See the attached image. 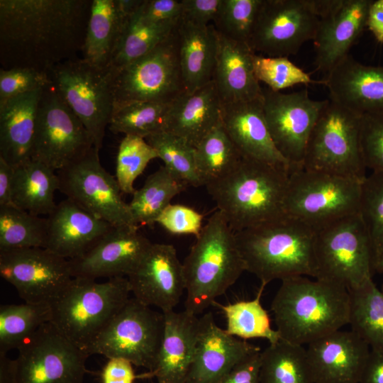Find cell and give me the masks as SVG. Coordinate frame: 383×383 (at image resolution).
Returning <instances> with one entry per match:
<instances>
[{
    "mask_svg": "<svg viewBox=\"0 0 383 383\" xmlns=\"http://www.w3.org/2000/svg\"><path fill=\"white\" fill-rule=\"evenodd\" d=\"M380 290H381V292H382V294H383V284L382 285Z\"/></svg>",
    "mask_w": 383,
    "mask_h": 383,
    "instance_id": "6125c7cd",
    "label": "cell"
},
{
    "mask_svg": "<svg viewBox=\"0 0 383 383\" xmlns=\"http://www.w3.org/2000/svg\"><path fill=\"white\" fill-rule=\"evenodd\" d=\"M99 150L94 146L82 157L56 172L59 191L113 227H138L129 204L122 198L116 177L101 165Z\"/></svg>",
    "mask_w": 383,
    "mask_h": 383,
    "instance_id": "5bb4252c",
    "label": "cell"
},
{
    "mask_svg": "<svg viewBox=\"0 0 383 383\" xmlns=\"http://www.w3.org/2000/svg\"><path fill=\"white\" fill-rule=\"evenodd\" d=\"M260 350L228 334L207 312L199 317L195 355L186 383H216L237 363Z\"/></svg>",
    "mask_w": 383,
    "mask_h": 383,
    "instance_id": "cb8c5ba5",
    "label": "cell"
},
{
    "mask_svg": "<svg viewBox=\"0 0 383 383\" xmlns=\"http://www.w3.org/2000/svg\"><path fill=\"white\" fill-rule=\"evenodd\" d=\"M261 350L233 366L216 383H260Z\"/></svg>",
    "mask_w": 383,
    "mask_h": 383,
    "instance_id": "db71d44e",
    "label": "cell"
},
{
    "mask_svg": "<svg viewBox=\"0 0 383 383\" xmlns=\"http://www.w3.org/2000/svg\"><path fill=\"white\" fill-rule=\"evenodd\" d=\"M203 215L189 206L170 204L159 216L156 223L167 232L174 235L200 233L203 228Z\"/></svg>",
    "mask_w": 383,
    "mask_h": 383,
    "instance_id": "f907efd6",
    "label": "cell"
},
{
    "mask_svg": "<svg viewBox=\"0 0 383 383\" xmlns=\"http://www.w3.org/2000/svg\"><path fill=\"white\" fill-rule=\"evenodd\" d=\"M361 116L328 99L311 133L303 168L334 173L363 182Z\"/></svg>",
    "mask_w": 383,
    "mask_h": 383,
    "instance_id": "30bf717a",
    "label": "cell"
},
{
    "mask_svg": "<svg viewBox=\"0 0 383 383\" xmlns=\"http://www.w3.org/2000/svg\"><path fill=\"white\" fill-rule=\"evenodd\" d=\"M307 345L314 383H359L371 350L351 330L335 331Z\"/></svg>",
    "mask_w": 383,
    "mask_h": 383,
    "instance_id": "7402d4cb",
    "label": "cell"
},
{
    "mask_svg": "<svg viewBox=\"0 0 383 383\" xmlns=\"http://www.w3.org/2000/svg\"><path fill=\"white\" fill-rule=\"evenodd\" d=\"M165 326L162 312L130 298L86 350V353L123 358L150 372L160 348Z\"/></svg>",
    "mask_w": 383,
    "mask_h": 383,
    "instance_id": "8fae6325",
    "label": "cell"
},
{
    "mask_svg": "<svg viewBox=\"0 0 383 383\" xmlns=\"http://www.w3.org/2000/svg\"><path fill=\"white\" fill-rule=\"evenodd\" d=\"M17 350L15 383H83L89 356L50 322L42 325Z\"/></svg>",
    "mask_w": 383,
    "mask_h": 383,
    "instance_id": "9a60e30c",
    "label": "cell"
},
{
    "mask_svg": "<svg viewBox=\"0 0 383 383\" xmlns=\"http://www.w3.org/2000/svg\"><path fill=\"white\" fill-rule=\"evenodd\" d=\"M145 140L164 162V166L179 180L194 187L204 186L196 165L194 147L167 131L156 133Z\"/></svg>",
    "mask_w": 383,
    "mask_h": 383,
    "instance_id": "7bdbcfd3",
    "label": "cell"
},
{
    "mask_svg": "<svg viewBox=\"0 0 383 383\" xmlns=\"http://www.w3.org/2000/svg\"><path fill=\"white\" fill-rule=\"evenodd\" d=\"M52 80L50 74L28 67L0 69V101L44 89Z\"/></svg>",
    "mask_w": 383,
    "mask_h": 383,
    "instance_id": "681fc988",
    "label": "cell"
},
{
    "mask_svg": "<svg viewBox=\"0 0 383 383\" xmlns=\"http://www.w3.org/2000/svg\"><path fill=\"white\" fill-rule=\"evenodd\" d=\"M170 104L138 101L114 107L109 129L143 138L164 131L165 116Z\"/></svg>",
    "mask_w": 383,
    "mask_h": 383,
    "instance_id": "b9f144b4",
    "label": "cell"
},
{
    "mask_svg": "<svg viewBox=\"0 0 383 383\" xmlns=\"http://www.w3.org/2000/svg\"><path fill=\"white\" fill-rule=\"evenodd\" d=\"M281 282L271 311L282 340L308 345L348 325L350 298L345 287L306 276Z\"/></svg>",
    "mask_w": 383,
    "mask_h": 383,
    "instance_id": "7a4b0ae2",
    "label": "cell"
},
{
    "mask_svg": "<svg viewBox=\"0 0 383 383\" xmlns=\"http://www.w3.org/2000/svg\"><path fill=\"white\" fill-rule=\"evenodd\" d=\"M360 140L365 168L383 172V112L361 116Z\"/></svg>",
    "mask_w": 383,
    "mask_h": 383,
    "instance_id": "c3c4849f",
    "label": "cell"
},
{
    "mask_svg": "<svg viewBox=\"0 0 383 383\" xmlns=\"http://www.w3.org/2000/svg\"><path fill=\"white\" fill-rule=\"evenodd\" d=\"M359 383H383V351L370 350Z\"/></svg>",
    "mask_w": 383,
    "mask_h": 383,
    "instance_id": "9f6ffc18",
    "label": "cell"
},
{
    "mask_svg": "<svg viewBox=\"0 0 383 383\" xmlns=\"http://www.w3.org/2000/svg\"><path fill=\"white\" fill-rule=\"evenodd\" d=\"M289 177L286 170L243 157L231 172L205 187L235 233L287 216Z\"/></svg>",
    "mask_w": 383,
    "mask_h": 383,
    "instance_id": "3957f363",
    "label": "cell"
},
{
    "mask_svg": "<svg viewBox=\"0 0 383 383\" xmlns=\"http://www.w3.org/2000/svg\"><path fill=\"white\" fill-rule=\"evenodd\" d=\"M127 279L135 299L162 313L174 310L185 291L182 263L170 244L152 243Z\"/></svg>",
    "mask_w": 383,
    "mask_h": 383,
    "instance_id": "ffe728a7",
    "label": "cell"
},
{
    "mask_svg": "<svg viewBox=\"0 0 383 383\" xmlns=\"http://www.w3.org/2000/svg\"><path fill=\"white\" fill-rule=\"evenodd\" d=\"M319 20L317 0H262L248 45L265 56L296 55L313 40Z\"/></svg>",
    "mask_w": 383,
    "mask_h": 383,
    "instance_id": "2e32d148",
    "label": "cell"
},
{
    "mask_svg": "<svg viewBox=\"0 0 383 383\" xmlns=\"http://www.w3.org/2000/svg\"><path fill=\"white\" fill-rule=\"evenodd\" d=\"M260 383H314L304 346L281 339L261 351Z\"/></svg>",
    "mask_w": 383,
    "mask_h": 383,
    "instance_id": "d590c367",
    "label": "cell"
},
{
    "mask_svg": "<svg viewBox=\"0 0 383 383\" xmlns=\"http://www.w3.org/2000/svg\"><path fill=\"white\" fill-rule=\"evenodd\" d=\"M139 13L149 23L178 22L182 16V0H143Z\"/></svg>",
    "mask_w": 383,
    "mask_h": 383,
    "instance_id": "816d5d0a",
    "label": "cell"
},
{
    "mask_svg": "<svg viewBox=\"0 0 383 383\" xmlns=\"http://www.w3.org/2000/svg\"><path fill=\"white\" fill-rule=\"evenodd\" d=\"M179 21L149 23L142 18L138 9L128 20L106 70L113 72L142 57L167 39Z\"/></svg>",
    "mask_w": 383,
    "mask_h": 383,
    "instance_id": "836d02e7",
    "label": "cell"
},
{
    "mask_svg": "<svg viewBox=\"0 0 383 383\" xmlns=\"http://www.w3.org/2000/svg\"><path fill=\"white\" fill-rule=\"evenodd\" d=\"M252 66L255 75L274 91L296 84H323L312 79L309 74L292 62L288 57H270L254 52Z\"/></svg>",
    "mask_w": 383,
    "mask_h": 383,
    "instance_id": "7dc6e473",
    "label": "cell"
},
{
    "mask_svg": "<svg viewBox=\"0 0 383 383\" xmlns=\"http://www.w3.org/2000/svg\"><path fill=\"white\" fill-rule=\"evenodd\" d=\"M362 183L334 173L304 168L294 171L289 177L286 214L316 231L359 213Z\"/></svg>",
    "mask_w": 383,
    "mask_h": 383,
    "instance_id": "ba28073f",
    "label": "cell"
},
{
    "mask_svg": "<svg viewBox=\"0 0 383 383\" xmlns=\"http://www.w3.org/2000/svg\"><path fill=\"white\" fill-rule=\"evenodd\" d=\"M194 156L204 186L228 174L243 158L221 123L194 148Z\"/></svg>",
    "mask_w": 383,
    "mask_h": 383,
    "instance_id": "60d3db41",
    "label": "cell"
},
{
    "mask_svg": "<svg viewBox=\"0 0 383 383\" xmlns=\"http://www.w3.org/2000/svg\"><path fill=\"white\" fill-rule=\"evenodd\" d=\"M325 77L331 101L360 116L383 112V66L363 65L349 54Z\"/></svg>",
    "mask_w": 383,
    "mask_h": 383,
    "instance_id": "d4e9b609",
    "label": "cell"
},
{
    "mask_svg": "<svg viewBox=\"0 0 383 383\" xmlns=\"http://www.w3.org/2000/svg\"><path fill=\"white\" fill-rule=\"evenodd\" d=\"M47 223L45 248L67 260L85 254L113 228L67 198L56 205Z\"/></svg>",
    "mask_w": 383,
    "mask_h": 383,
    "instance_id": "484cf974",
    "label": "cell"
},
{
    "mask_svg": "<svg viewBox=\"0 0 383 383\" xmlns=\"http://www.w3.org/2000/svg\"><path fill=\"white\" fill-rule=\"evenodd\" d=\"M316 277L349 291L372 279L370 239L360 213L340 218L316 231Z\"/></svg>",
    "mask_w": 383,
    "mask_h": 383,
    "instance_id": "52a82bcc",
    "label": "cell"
},
{
    "mask_svg": "<svg viewBox=\"0 0 383 383\" xmlns=\"http://www.w3.org/2000/svg\"><path fill=\"white\" fill-rule=\"evenodd\" d=\"M316 231L286 216L235 233L246 271L262 284L296 276L315 278Z\"/></svg>",
    "mask_w": 383,
    "mask_h": 383,
    "instance_id": "277c9868",
    "label": "cell"
},
{
    "mask_svg": "<svg viewBox=\"0 0 383 383\" xmlns=\"http://www.w3.org/2000/svg\"><path fill=\"white\" fill-rule=\"evenodd\" d=\"M0 383H15V359L0 353Z\"/></svg>",
    "mask_w": 383,
    "mask_h": 383,
    "instance_id": "91938a15",
    "label": "cell"
},
{
    "mask_svg": "<svg viewBox=\"0 0 383 383\" xmlns=\"http://www.w3.org/2000/svg\"><path fill=\"white\" fill-rule=\"evenodd\" d=\"M138 230L139 227H113L85 254L69 260L73 277H127L152 244Z\"/></svg>",
    "mask_w": 383,
    "mask_h": 383,
    "instance_id": "44dd1931",
    "label": "cell"
},
{
    "mask_svg": "<svg viewBox=\"0 0 383 383\" xmlns=\"http://www.w3.org/2000/svg\"><path fill=\"white\" fill-rule=\"evenodd\" d=\"M371 0H317L319 23L314 65L325 76L345 57L367 26Z\"/></svg>",
    "mask_w": 383,
    "mask_h": 383,
    "instance_id": "d6986e66",
    "label": "cell"
},
{
    "mask_svg": "<svg viewBox=\"0 0 383 383\" xmlns=\"http://www.w3.org/2000/svg\"><path fill=\"white\" fill-rule=\"evenodd\" d=\"M91 0H1L2 69L50 73L82 51Z\"/></svg>",
    "mask_w": 383,
    "mask_h": 383,
    "instance_id": "6da1fadb",
    "label": "cell"
},
{
    "mask_svg": "<svg viewBox=\"0 0 383 383\" xmlns=\"http://www.w3.org/2000/svg\"><path fill=\"white\" fill-rule=\"evenodd\" d=\"M351 331L372 350L383 351V294L372 279L350 290Z\"/></svg>",
    "mask_w": 383,
    "mask_h": 383,
    "instance_id": "8d00e7d4",
    "label": "cell"
},
{
    "mask_svg": "<svg viewBox=\"0 0 383 383\" xmlns=\"http://www.w3.org/2000/svg\"><path fill=\"white\" fill-rule=\"evenodd\" d=\"M49 304L27 303L0 306V353L16 348L42 325L50 322Z\"/></svg>",
    "mask_w": 383,
    "mask_h": 383,
    "instance_id": "ab89813d",
    "label": "cell"
},
{
    "mask_svg": "<svg viewBox=\"0 0 383 383\" xmlns=\"http://www.w3.org/2000/svg\"><path fill=\"white\" fill-rule=\"evenodd\" d=\"M63 100L101 149L114 100L109 73L82 58L62 62L49 73Z\"/></svg>",
    "mask_w": 383,
    "mask_h": 383,
    "instance_id": "4fadbf2b",
    "label": "cell"
},
{
    "mask_svg": "<svg viewBox=\"0 0 383 383\" xmlns=\"http://www.w3.org/2000/svg\"><path fill=\"white\" fill-rule=\"evenodd\" d=\"M108 73L113 95V108L138 101L172 102L186 92L179 59L178 26L167 39L150 52Z\"/></svg>",
    "mask_w": 383,
    "mask_h": 383,
    "instance_id": "9c48e42d",
    "label": "cell"
},
{
    "mask_svg": "<svg viewBox=\"0 0 383 383\" xmlns=\"http://www.w3.org/2000/svg\"><path fill=\"white\" fill-rule=\"evenodd\" d=\"M57 174L45 165L30 159L14 167L12 199L17 207L35 216H48L57 205Z\"/></svg>",
    "mask_w": 383,
    "mask_h": 383,
    "instance_id": "d6a6232c",
    "label": "cell"
},
{
    "mask_svg": "<svg viewBox=\"0 0 383 383\" xmlns=\"http://www.w3.org/2000/svg\"><path fill=\"white\" fill-rule=\"evenodd\" d=\"M163 314L160 348L147 375L155 377L157 383H186L195 355L199 318L185 310Z\"/></svg>",
    "mask_w": 383,
    "mask_h": 383,
    "instance_id": "4316f807",
    "label": "cell"
},
{
    "mask_svg": "<svg viewBox=\"0 0 383 383\" xmlns=\"http://www.w3.org/2000/svg\"><path fill=\"white\" fill-rule=\"evenodd\" d=\"M221 123L244 158L270 164L292 172L289 162L276 148L265 118L262 98L221 102Z\"/></svg>",
    "mask_w": 383,
    "mask_h": 383,
    "instance_id": "603a6c76",
    "label": "cell"
},
{
    "mask_svg": "<svg viewBox=\"0 0 383 383\" xmlns=\"http://www.w3.org/2000/svg\"><path fill=\"white\" fill-rule=\"evenodd\" d=\"M92 147L89 133L53 82L43 89L30 159L57 172L82 157Z\"/></svg>",
    "mask_w": 383,
    "mask_h": 383,
    "instance_id": "7c38bea8",
    "label": "cell"
},
{
    "mask_svg": "<svg viewBox=\"0 0 383 383\" xmlns=\"http://www.w3.org/2000/svg\"><path fill=\"white\" fill-rule=\"evenodd\" d=\"M179 59L185 91L192 93L213 79L217 52L214 26H197L180 20Z\"/></svg>",
    "mask_w": 383,
    "mask_h": 383,
    "instance_id": "4dcf8cb0",
    "label": "cell"
},
{
    "mask_svg": "<svg viewBox=\"0 0 383 383\" xmlns=\"http://www.w3.org/2000/svg\"><path fill=\"white\" fill-rule=\"evenodd\" d=\"M127 277H73L50 303V322L84 352L130 299ZM86 353V352H85Z\"/></svg>",
    "mask_w": 383,
    "mask_h": 383,
    "instance_id": "8992f818",
    "label": "cell"
},
{
    "mask_svg": "<svg viewBox=\"0 0 383 383\" xmlns=\"http://www.w3.org/2000/svg\"><path fill=\"white\" fill-rule=\"evenodd\" d=\"M154 383H157V382H154Z\"/></svg>",
    "mask_w": 383,
    "mask_h": 383,
    "instance_id": "be15d7a7",
    "label": "cell"
},
{
    "mask_svg": "<svg viewBox=\"0 0 383 383\" xmlns=\"http://www.w3.org/2000/svg\"><path fill=\"white\" fill-rule=\"evenodd\" d=\"M253 53L248 45L227 38L217 32L212 80L222 103L262 98V88L253 70Z\"/></svg>",
    "mask_w": 383,
    "mask_h": 383,
    "instance_id": "83f0119b",
    "label": "cell"
},
{
    "mask_svg": "<svg viewBox=\"0 0 383 383\" xmlns=\"http://www.w3.org/2000/svg\"><path fill=\"white\" fill-rule=\"evenodd\" d=\"M222 0H182L183 21L197 26H208L214 22Z\"/></svg>",
    "mask_w": 383,
    "mask_h": 383,
    "instance_id": "f5cc1de1",
    "label": "cell"
},
{
    "mask_svg": "<svg viewBox=\"0 0 383 383\" xmlns=\"http://www.w3.org/2000/svg\"><path fill=\"white\" fill-rule=\"evenodd\" d=\"M359 213L370 239L374 264L383 253V172H371L363 180Z\"/></svg>",
    "mask_w": 383,
    "mask_h": 383,
    "instance_id": "bcb514c9",
    "label": "cell"
},
{
    "mask_svg": "<svg viewBox=\"0 0 383 383\" xmlns=\"http://www.w3.org/2000/svg\"><path fill=\"white\" fill-rule=\"evenodd\" d=\"M185 186L165 166H161L146 178L141 188L135 191L128 203L135 223L138 227L152 226Z\"/></svg>",
    "mask_w": 383,
    "mask_h": 383,
    "instance_id": "e575fe53",
    "label": "cell"
},
{
    "mask_svg": "<svg viewBox=\"0 0 383 383\" xmlns=\"http://www.w3.org/2000/svg\"><path fill=\"white\" fill-rule=\"evenodd\" d=\"M328 99L310 98L307 89L291 93L262 88L265 118L274 143L292 172L303 168L309 138ZM291 172V173H292Z\"/></svg>",
    "mask_w": 383,
    "mask_h": 383,
    "instance_id": "e0dca14e",
    "label": "cell"
},
{
    "mask_svg": "<svg viewBox=\"0 0 383 383\" xmlns=\"http://www.w3.org/2000/svg\"><path fill=\"white\" fill-rule=\"evenodd\" d=\"M42 90L0 101V157L13 167L30 159Z\"/></svg>",
    "mask_w": 383,
    "mask_h": 383,
    "instance_id": "f546056e",
    "label": "cell"
},
{
    "mask_svg": "<svg viewBox=\"0 0 383 383\" xmlns=\"http://www.w3.org/2000/svg\"><path fill=\"white\" fill-rule=\"evenodd\" d=\"M129 18L116 0H91L82 58L106 70Z\"/></svg>",
    "mask_w": 383,
    "mask_h": 383,
    "instance_id": "1f68e13d",
    "label": "cell"
},
{
    "mask_svg": "<svg viewBox=\"0 0 383 383\" xmlns=\"http://www.w3.org/2000/svg\"><path fill=\"white\" fill-rule=\"evenodd\" d=\"M265 287L261 284L255 297L250 300H240L226 305L213 302V305L221 309L225 316V330L228 334L244 340L265 339L270 344L281 340L279 332L272 328L269 313L261 303Z\"/></svg>",
    "mask_w": 383,
    "mask_h": 383,
    "instance_id": "74e56055",
    "label": "cell"
},
{
    "mask_svg": "<svg viewBox=\"0 0 383 383\" xmlns=\"http://www.w3.org/2000/svg\"><path fill=\"white\" fill-rule=\"evenodd\" d=\"M182 267L184 310L196 316L213 305L246 271L235 232L218 209L196 237Z\"/></svg>",
    "mask_w": 383,
    "mask_h": 383,
    "instance_id": "5b68a950",
    "label": "cell"
},
{
    "mask_svg": "<svg viewBox=\"0 0 383 383\" xmlns=\"http://www.w3.org/2000/svg\"><path fill=\"white\" fill-rule=\"evenodd\" d=\"M262 0H222L214 28L231 40L248 45Z\"/></svg>",
    "mask_w": 383,
    "mask_h": 383,
    "instance_id": "f6af8a7d",
    "label": "cell"
},
{
    "mask_svg": "<svg viewBox=\"0 0 383 383\" xmlns=\"http://www.w3.org/2000/svg\"><path fill=\"white\" fill-rule=\"evenodd\" d=\"M374 272L383 273V253L375 261L374 264Z\"/></svg>",
    "mask_w": 383,
    "mask_h": 383,
    "instance_id": "94428289",
    "label": "cell"
},
{
    "mask_svg": "<svg viewBox=\"0 0 383 383\" xmlns=\"http://www.w3.org/2000/svg\"><path fill=\"white\" fill-rule=\"evenodd\" d=\"M156 157L157 153L145 138L131 135L123 137L118 146L115 177L122 193L135 192V179Z\"/></svg>",
    "mask_w": 383,
    "mask_h": 383,
    "instance_id": "ee69618b",
    "label": "cell"
},
{
    "mask_svg": "<svg viewBox=\"0 0 383 383\" xmlns=\"http://www.w3.org/2000/svg\"><path fill=\"white\" fill-rule=\"evenodd\" d=\"M221 101L213 80L192 93L184 92L170 103L164 131L196 147L221 123Z\"/></svg>",
    "mask_w": 383,
    "mask_h": 383,
    "instance_id": "f1b7e54d",
    "label": "cell"
},
{
    "mask_svg": "<svg viewBox=\"0 0 383 383\" xmlns=\"http://www.w3.org/2000/svg\"><path fill=\"white\" fill-rule=\"evenodd\" d=\"M367 27L375 39L383 43V0L372 1L369 7Z\"/></svg>",
    "mask_w": 383,
    "mask_h": 383,
    "instance_id": "680465c9",
    "label": "cell"
},
{
    "mask_svg": "<svg viewBox=\"0 0 383 383\" xmlns=\"http://www.w3.org/2000/svg\"><path fill=\"white\" fill-rule=\"evenodd\" d=\"M0 275L33 304H49L74 277L70 260L45 248L0 252Z\"/></svg>",
    "mask_w": 383,
    "mask_h": 383,
    "instance_id": "ac0fdd59",
    "label": "cell"
},
{
    "mask_svg": "<svg viewBox=\"0 0 383 383\" xmlns=\"http://www.w3.org/2000/svg\"><path fill=\"white\" fill-rule=\"evenodd\" d=\"M128 360L109 358L101 372V383H133L136 375Z\"/></svg>",
    "mask_w": 383,
    "mask_h": 383,
    "instance_id": "11a10c76",
    "label": "cell"
},
{
    "mask_svg": "<svg viewBox=\"0 0 383 383\" xmlns=\"http://www.w3.org/2000/svg\"><path fill=\"white\" fill-rule=\"evenodd\" d=\"M47 218L15 205L0 206V252L45 248Z\"/></svg>",
    "mask_w": 383,
    "mask_h": 383,
    "instance_id": "f35d334b",
    "label": "cell"
},
{
    "mask_svg": "<svg viewBox=\"0 0 383 383\" xmlns=\"http://www.w3.org/2000/svg\"><path fill=\"white\" fill-rule=\"evenodd\" d=\"M14 167L0 157V206L14 205L12 186Z\"/></svg>",
    "mask_w": 383,
    "mask_h": 383,
    "instance_id": "6f0895ef",
    "label": "cell"
}]
</instances>
